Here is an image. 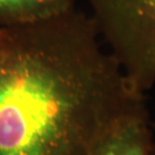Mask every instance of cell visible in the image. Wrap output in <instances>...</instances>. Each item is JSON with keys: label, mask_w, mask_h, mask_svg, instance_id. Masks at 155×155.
I'll return each instance as SVG.
<instances>
[{"label": "cell", "mask_w": 155, "mask_h": 155, "mask_svg": "<svg viewBox=\"0 0 155 155\" xmlns=\"http://www.w3.org/2000/svg\"><path fill=\"white\" fill-rule=\"evenodd\" d=\"M154 131L145 99L121 116L88 155H152Z\"/></svg>", "instance_id": "cell-3"}, {"label": "cell", "mask_w": 155, "mask_h": 155, "mask_svg": "<svg viewBox=\"0 0 155 155\" xmlns=\"http://www.w3.org/2000/svg\"><path fill=\"white\" fill-rule=\"evenodd\" d=\"M77 0H0V27L48 19L76 8Z\"/></svg>", "instance_id": "cell-4"}, {"label": "cell", "mask_w": 155, "mask_h": 155, "mask_svg": "<svg viewBox=\"0 0 155 155\" xmlns=\"http://www.w3.org/2000/svg\"><path fill=\"white\" fill-rule=\"evenodd\" d=\"M100 38L142 94L155 84V0H87Z\"/></svg>", "instance_id": "cell-2"}, {"label": "cell", "mask_w": 155, "mask_h": 155, "mask_svg": "<svg viewBox=\"0 0 155 155\" xmlns=\"http://www.w3.org/2000/svg\"><path fill=\"white\" fill-rule=\"evenodd\" d=\"M152 127H153V131H154V143H153V154L155 155V123H152Z\"/></svg>", "instance_id": "cell-5"}, {"label": "cell", "mask_w": 155, "mask_h": 155, "mask_svg": "<svg viewBox=\"0 0 155 155\" xmlns=\"http://www.w3.org/2000/svg\"><path fill=\"white\" fill-rule=\"evenodd\" d=\"M74 8L0 27V155H88L145 99Z\"/></svg>", "instance_id": "cell-1"}]
</instances>
